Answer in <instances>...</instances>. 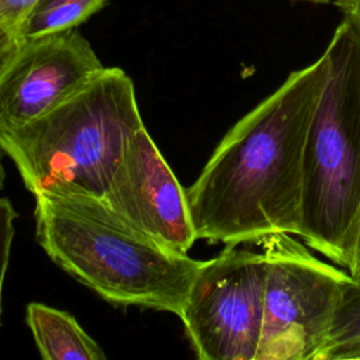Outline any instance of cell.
Here are the masks:
<instances>
[{
  "label": "cell",
  "instance_id": "cell-15",
  "mask_svg": "<svg viewBox=\"0 0 360 360\" xmlns=\"http://www.w3.org/2000/svg\"><path fill=\"white\" fill-rule=\"evenodd\" d=\"M335 6L360 35V0H335Z\"/></svg>",
  "mask_w": 360,
  "mask_h": 360
},
{
  "label": "cell",
  "instance_id": "cell-2",
  "mask_svg": "<svg viewBox=\"0 0 360 360\" xmlns=\"http://www.w3.org/2000/svg\"><path fill=\"white\" fill-rule=\"evenodd\" d=\"M34 197L37 240L62 270L112 305L180 316L201 260L138 231L101 198Z\"/></svg>",
  "mask_w": 360,
  "mask_h": 360
},
{
  "label": "cell",
  "instance_id": "cell-13",
  "mask_svg": "<svg viewBox=\"0 0 360 360\" xmlns=\"http://www.w3.org/2000/svg\"><path fill=\"white\" fill-rule=\"evenodd\" d=\"M37 0H0V25L17 34L20 24Z\"/></svg>",
  "mask_w": 360,
  "mask_h": 360
},
{
  "label": "cell",
  "instance_id": "cell-6",
  "mask_svg": "<svg viewBox=\"0 0 360 360\" xmlns=\"http://www.w3.org/2000/svg\"><path fill=\"white\" fill-rule=\"evenodd\" d=\"M266 277L263 252L226 246L201 262L179 316L200 360H256Z\"/></svg>",
  "mask_w": 360,
  "mask_h": 360
},
{
  "label": "cell",
  "instance_id": "cell-14",
  "mask_svg": "<svg viewBox=\"0 0 360 360\" xmlns=\"http://www.w3.org/2000/svg\"><path fill=\"white\" fill-rule=\"evenodd\" d=\"M21 45L20 38L14 31L0 25V76L10 65Z\"/></svg>",
  "mask_w": 360,
  "mask_h": 360
},
{
  "label": "cell",
  "instance_id": "cell-8",
  "mask_svg": "<svg viewBox=\"0 0 360 360\" xmlns=\"http://www.w3.org/2000/svg\"><path fill=\"white\" fill-rule=\"evenodd\" d=\"M103 200L129 225L170 249L187 253L197 239L187 193L145 127L127 142Z\"/></svg>",
  "mask_w": 360,
  "mask_h": 360
},
{
  "label": "cell",
  "instance_id": "cell-18",
  "mask_svg": "<svg viewBox=\"0 0 360 360\" xmlns=\"http://www.w3.org/2000/svg\"><path fill=\"white\" fill-rule=\"evenodd\" d=\"M298 1H308V3H316V4H325L332 0H298Z\"/></svg>",
  "mask_w": 360,
  "mask_h": 360
},
{
  "label": "cell",
  "instance_id": "cell-16",
  "mask_svg": "<svg viewBox=\"0 0 360 360\" xmlns=\"http://www.w3.org/2000/svg\"><path fill=\"white\" fill-rule=\"evenodd\" d=\"M346 270L352 277L360 280V215H359L354 242L352 246V252H350V257H349Z\"/></svg>",
  "mask_w": 360,
  "mask_h": 360
},
{
  "label": "cell",
  "instance_id": "cell-11",
  "mask_svg": "<svg viewBox=\"0 0 360 360\" xmlns=\"http://www.w3.org/2000/svg\"><path fill=\"white\" fill-rule=\"evenodd\" d=\"M360 359V280L350 276L329 336L316 360Z\"/></svg>",
  "mask_w": 360,
  "mask_h": 360
},
{
  "label": "cell",
  "instance_id": "cell-1",
  "mask_svg": "<svg viewBox=\"0 0 360 360\" xmlns=\"http://www.w3.org/2000/svg\"><path fill=\"white\" fill-rule=\"evenodd\" d=\"M325 75L322 52L225 134L186 191L197 239L236 246L301 235L304 149Z\"/></svg>",
  "mask_w": 360,
  "mask_h": 360
},
{
  "label": "cell",
  "instance_id": "cell-3",
  "mask_svg": "<svg viewBox=\"0 0 360 360\" xmlns=\"http://www.w3.org/2000/svg\"><path fill=\"white\" fill-rule=\"evenodd\" d=\"M143 127L132 79L104 68L31 122L0 134L28 191L104 198L127 142Z\"/></svg>",
  "mask_w": 360,
  "mask_h": 360
},
{
  "label": "cell",
  "instance_id": "cell-4",
  "mask_svg": "<svg viewBox=\"0 0 360 360\" xmlns=\"http://www.w3.org/2000/svg\"><path fill=\"white\" fill-rule=\"evenodd\" d=\"M304 149L300 238L346 270L360 215V35L335 28Z\"/></svg>",
  "mask_w": 360,
  "mask_h": 360
},
{
  "label": "cell",
  "instance_id": "cell-5",
  "mask_svg": "<svg viewBox=\"0 0 360 360\" xmlns=\"http://www.w3.org/2000/svg\"><path fill=\"white\" fill-rule=\"evenodd\" d=\"M267 264L256 360H316L350 280L291 233L260 242Z\"/></svg>",
  "mask_w": 360,
  "mask_h": 360
},
{
  "label": "cell",
  "instance_id": "cell-10",
  "mask_svg": "<svg viewBox=\"0 0 360 360\" xmlns=\"http://www.w3.org/2000/svg\"><path fill=\"white\" fill-rule=\"evenodd\" d=\"M107 0H37L17 30L20 41L76 28Z\"/></svg>",
  "mask_w": 360,
  "mask_h": 360
},
{
  "label": "cell",
  "instance_id": "cell-7",
  "mask_svg": "<svg viewBox=\"0 0 360 360\" xmlns=\"http://www.w3.org/2000/svg\"><path fill=\"white\" fill-rule=\"evenodd\" d=\"M103 69L76 28L21 41L0 76V134L44 115Z\"/></svg>",
  "mask_w": 360,
  "mask_h": 360
},
{
  "label": "cell",
  "instance_id": "cell-17",
  "mask_svg": "<svg viewBox=\"0 0 360 360\" xmlns=\"http://www.w3.org/2000/svg\"><path fill=\"white\" fill-rule=\"evenodd\" d=\"M1 152H3V149H1V145H0V191L3 190L4 180H6V170H4L3 163H1Z\"/></svg>",
  "mask_w": 360,
  "mask_h": 360
},
{
  "label": "cell",
  "instance_id": "cell-12",
  "mask_svg": "<svg viewBox=\"0 0 360 360\" xmlns=\"http://www.w3.org/2000/svg\"><path fill=\"white\" fill-rule=\"evenodd\" d=\"M17 211L14 210L11 201L6 197H0V316H1V298H3V284L8 266V257L11 250V243L14 238V219L17 218Z\"/></svg>",
  "mask_w": 360,
  "mask_h": 360
},
{
  "label": "cell",
  "instance_id": "cell-9",
  "mask_svg": "<svg viewBox=\"0 0 360 360\" xmlns=\"http://www.w3.org/2000/svg\"><path fill=\"white\" fill-rule=\"evenodd\" d=\"M27 323L45 360H104L105 353L68 312L39 302L27 305Z\"/></svg>",
  "mask_w": 360,
  "mask_h": 360
}]
</instances>
